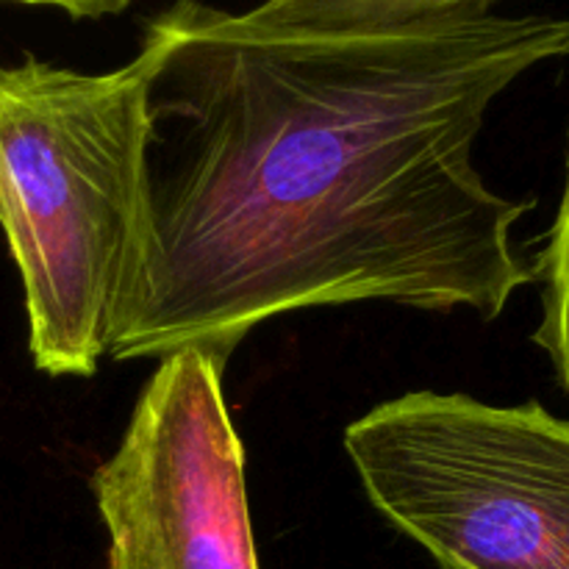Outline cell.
Listing matches in <instances>:
<instances>
[{
    "label": "cell",
    "instance_id": "obj_2",
    "mask_svg": "<svg viewBox=\"0 0 569 569\" xmlns=\"http://www.w3.org/2000/svg\"><path fill=\"white\" fill-rule=\"evenodd\" d=\"M153 64L144 39L109 72L0 64V228L50 378L98 372L139 281Z\"/></svg>",
    "mask_w": 569,
    "mask_h": 569
},
{
    "label": "cell",
    "instance_id": "obj_6",
    "mask_svg": "<svg viewBox=\"0 0 569 569\" xmlns=\"http://www.w3.org/2000/svg\"><path fill=\"white\" fill-rule=\"evenodd\" d=\"M531 264L537 272L539 303H542V320L533 331V345L548 356L556 381L569 398V131L559 209L545 233L542 250Z\"/></svg>",
    "mask_w": 569,
    "mask_h": 569
},
{
    "label": "cell",
    "instance_id": "obj_7",
    "mask_svg": "<svg viewBox=\"0 0 569 569\" xmlns=\"http://www.w3.org/2000/svg\"><path fill=\"white\" fill-rule=\"evenodd\" d=\"M9 3H26V6H50L72 20H100V17H111L126 11L133 0H9Z\"/></svg>",
    "mask_w": 569,
    "mask_h": 569
},
{
    "label": "cell",
    "instance_id": "obj_1",
    "mask_svg": "<svg viewBox=\"0 0 569 569\" xmlns=\"http://www.w3.org/2000/svg\"><path fill=\"white\" fill-rule=\"evenodd\" d=\"M142 39L144 250L109 359L228 361L270 317L365 300L498 320L537 283L511 239L533 200L472 150L511 83L567 59V17L315 31L178 0Z\"/></svg>",
    "mask_w": 569,
    "mask_h": 569
},
{
    "label": "cell",
    "instance_id": "obj_3",
    "mask_svg": "<svg viewBox=\"0 0 569 569\" xmlns=\"http://www.w3.org/2000/svg\"><path fill=\"white\" fill-rule=\"evenodd\" d=\"M345 453L439 569H569V420L542 403L400 395L350 422Z\"/></svg>",
    "mask_w": 569,
    "mask_h": 569
},
{
    "label": "cell",
    "instance_id": "obj_5",
    "mask_svg": "<svg viewBox=\"0 0 569 569\" xmlns=\"http://www.w3.org/2000/svg\"><path fill=\"white\" fill-rule=\"evenodd\" d=\"M492 3L498 0H264L244 14L261 26L342 31L487 14Z\"/></svg>",
    "mask_w": 569,
    "mask_h": 569
},
{
    "label": "cell",
    "instance_id": "obj_4",
    "mask_svg": "<svg viewBox=\"0 0 569 569\" xmlns=\"http://www.w3.org/2000/svg\"><path fill=\"white\" fill-rule=\"evenodd\" d=\"M222 370L209 350H178L139 392L114 456L92 472L106 569H259Z\"/></svg>",
    "mask_w": 569,
    "mask_h": 569
}]
</instances>
